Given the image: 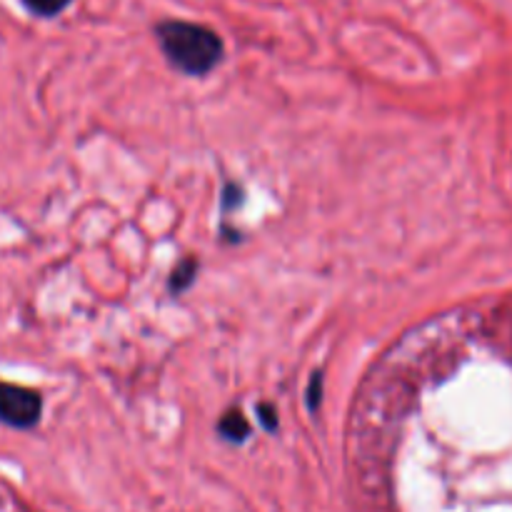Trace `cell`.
<instances>
[{
  "label": "cell",
  "instance_id": "obj_5",
  "mask_svg": "<svg viewBox=\"0 0 512 512\" xmlns=\"http://www.w3.org/2000/svg\"><path fill=\"white\" fill-rule=\"evenodd\" d=\"M195 273H198V260H193V258L183 260V263L173 270L170 290H173V293H183V290H188L190 285H193Z\"/></svg>",
  "mask_w": 512,
  "mask_h": 512
},
{
  "label": "cell",
  "instance_id": "obj_4",
  "mask_svg": "<svg viewBox=\"0 0 512 512\" xmlns=\"http://www.w3.org/2000/svg\"><path fill=\"white\" fill-rule=\"evenodd\" d=\"M25 5V10L38 18H55V15L63 13L73 0H20Z\"/></svg>",
  "mask_w": 512,
  "mask_h": 512
},
{
  "label": "cell",
  "instance_id": "obj_1",
  "mask_svg": "<svg viewBox=\"0 0 512 512\" xmlns=\"http://www.w3.org/2000/svg\"><path fill=\"white\" fill-rule=\"evenodd\" d=\"M155 35L170 65L185 75H208L223 60V38L200 23L163 20L155 25Z\"/></svg>",
  "mask_w": 512,
  "mask_h": 512
},
{
  "label": "cell",
  "instance_id": "obj_3",
  "mask_svg": "<svg viewBox=\"0 0 512 512\" xmlns=\"http://www.w3.org/2000/svg\"><path fill=\"white\" fill-rule=\"evenodd\" d=\"M218 430L225 440H230V443H243L250 435V423L245 420V415L240 413V410H230V413L223 415Z\"/></svg>",
  "mask_w": 512,
  "mask_h": 512
},
{
  "label": "cell",
  "instance_id": "obj_7",
  "mask_svg": "<svg viewBox=\"0 0 512 512\" xmlns=\"http://www.w3.org/2000/svg\"><path fill=\"white\" fill-rule=\"evenodd\" d=\"M258 415H260V423H263L268 430H273L275 425H278V415H275L273 405H260Z\"/></svg>",
  "mask_w": 512,
  "mask_h": 512
},
{
  "label": "cell",
  "instance_id": "obj_2",
  "mask_svg": "<svg viewBox=\"0 0 512 512\" xmlns=\"http://www.w3.org/2000/svg\"><path fill=\"white\" fill-rule=\"evenodd\" d=\"M40 413H43V400L35 390L0 380V423L25 430L38 425Z\"/></svg>",
  "mask_w": 512,
  "mask_h": 512
},
{
  "label": "cell",
  "instance_id": "obj_6",
  "mask_svg": "<svg viewBox=\"0 0 512 512\" xmlns=\"http://www.w3.org/2000/svg\"><path fill=\"white\" fill-rule=\"evenodd\" d=\"M320 393H323V375L315 373L313 380H310V390H308L310 408H318V405H320Z\"/></svg>",
  "mask_w": 512,
  "mask_h": 512
}]
</instances>
